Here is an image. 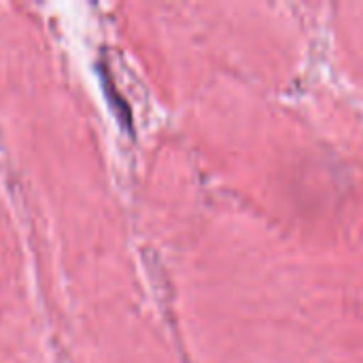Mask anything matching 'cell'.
Instances as JSON below:
<instances>
[]
</instances>
